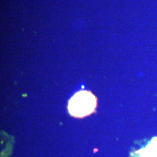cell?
Masks as SVG:
<instances>
[{"label":"cell","mask_w":157,"mask_h":157,"mask_svg":"<svg viewBox=\"0 0 157 157\" xmlns=\"http://www.w3.org/2000/svg\"><path fill=\"white\" fill-rule=\"evenodd\" d=\"M97 98L91 92L86 90L76 93L69 101L67 109L74 117L83 118L94 112Z\"/></svg>","instance_id":"1"}]
</instances>
